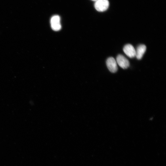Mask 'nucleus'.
<instances>
[{
  "mask_svg": "<svg viewBox=\"0 0 166 166\" xmlns=\"http://www.w3.org/2000/svg\"><path fill=\"white\" fill-rule=\"evenodd\" d=\"M109 4L108 0H97L95 1L94 7L97 11L103 12L108 8Z\"/></svg>",
  "mask_w": 166,
  "mask_h": 166,
  "instance_id": "obj_1",
  "label": "nucleus"
},
{
  "mask_svg": "<svg viewBox=\"0 0 166 166\" xmlns=\"http://www.w3.org/2000/svg\"><path fill=\"white\" fill-rule=\"evenodd\" d=\"M50 22L51 28L53 30L57 31L61 29L60 18L59 15L53 16L51 18Z\"/></svg>",
  "mask_w": 166,
  "mask_h": 166,
  "instance_id": "obj_2",
  "label": "nucleus"
},
{
  "mask_svg": "<svg viewBox=\"0 0 166 166\" xmlns=\"http://www.w3.org/2000/svg\"><path fill=\"white\" fill-rule=\"evenodd\" d=\"M116 61L118 65L123 69H127L129 66L128 60L122 55H118L117 57Z\"/></svg>",
  "mask_w": 166,
  "mask_h": 166,
  "instance_id": "obj_3",
  "label": "nucleus"
},
{
  "mask_svg": "<svg viewBox=\"0 0 166 166\" xmlns=\"http://www.w3.org/2000/svg\"><path fill=\"white\" fill-rule=\"evenodd\" d=\"M106 65L109 70L112 73H114L117 70V66L116 60L114 58H108L106 61Z\"/></svg>",
  "mask_w": 166,
  "mask_h": 166,
  "instance_id": "obj_4",
  "label": "nucleus"
},
{
  "mask_svg": "<svg viewBox=\"0 0 166 166\" xmlns=\"http://www.w3.org/2000/svg\"><path fill=\"white\" fill-rule=\"evenodd\" d=\"M123 50L124 53L128 57L132 58L135 57L136 50L131 44L126 45L124 46Z\"/></svg>",
  "mask_w": 166,
  "mask_h": 166,
  "instance_id": "obj_5",
  "label": "nucleus"
},
{
  "mask_svg": "<svg viewBox=\"0 0 166 166\" xmlns=\"http://www.w3.org/2000/svg\"><path fill=\"white\" fill-rule=\"evenodd\" d=\"M146 49V46L143 44L139 45L136 50L135 56L138 59H140L142 57Z\"/></svg>",
  "mask_w": 166,
  "mask_h": 166,
  "instance_id": "obj_6",
  "label": "nucleus"
},
{
  "mask_svg": "<svg viewBox=\"0 0 166 166\" xmlns=\"http://www.w3.org/2000/svg\"><path fill=\"white\" fill-rule=\"evenodd\" d=\"M92 0L95 1H97V0Z\"/></svg>",
  "mask_w": 166,
  "mask_h": 166,
  "instance_id": "obj_7",
  "label": "nucleus"
}]
</instances>
